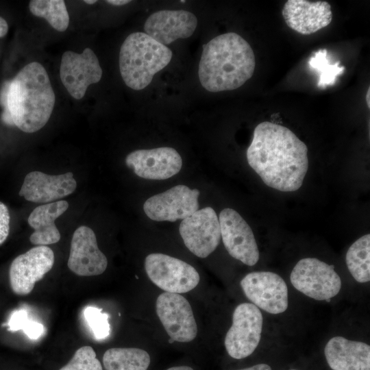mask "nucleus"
<instances>
[{
  "instance_id": "nucleus-21",
  "label": "nucleus",
  "mask_w": 370,
  "mask_h": 370,
  "mask_svg": "<svg viewBox=\"0 0 370 370\" xmlns=\"http://www.w3.org/2000/svg\"><path fill=\"white\" fill-rule=\"evenodd\" d=\"M69 208L65 200L45 204L35 208L28 217V224L34 232L29 237L30 242L36 245H51L58 243L60 234L55 221Z\"/></svg>"
},
{
  "instance_id": "nucleus-3",
  "label": "nucleus",
  "mask_w": 370,
  "mask_h": 370,
  "mask_svg": "<svg viewBox=\"0 0 370 370\" xmlns=\"http://www.w3.org/2000/svg\"><path fill=\"white\" fill-rule=\"evenodd\" d=\"M255 66L250 45L241 36L228 32L203 45L199 78L201 86L210 92L232 90L252 77Z\"/></svg>"
},
{
  "instance_id": "nucleus-15",
  "label": "nucleus",
  "mask_w": 370,
  "mask_h": 370,
  "mask_svg": "<svg viewBox=\"0 0 370 370\" xmlns=\"http://www.w3.org/2000/svg\"><path fill=\"white\" fill-rule=\"evenodd\" d=\"M125 164L140 177L166 180L180 171L182 160L175 149L162 147L135 150L126 156Z\"/></svg>"
},
{
  "instance_id": "nucleus-37",
  "label": "nucleus",
  "mask_w": 370,
  "mask_h": 370,
  "mask_svg": "<svg viewBox=\"0 0 370 370\" xmlns=\"http://www.w3.org/2000/svg\"><path fill=\"white\" fill-rule=\"evenodd\" d=\"M291 370H296V369H291Z\"/></svg>"
},
{
  "instance_id": "nucleus-1",
  "label": "nucleus",
  "mask_w": 370,
  "mask_h": 370,
  "mask_svg": "<svg viewBox=\"0 0 370 370\" xmlns=\"http://www.w3.org/2000/svg\"><path fill=\"white\" fill-rule=\"evenodd\" d=\"M247 160L267 186L282 192L298 190L308 169L306 145L288 128L269 121L255 127Z\"/></svg>"
},
{
  "instance_id": "nucleus-4",
  "label": "nucleus",
  "mask_w": 370,
  "mask_h": 370,
  "mask_svg": "<svg viewBox=\"0 0 370 370\" xmlns=\"http://www.w3.org/2000/svg\"><path fill=\"white\" fill-rule=\"evenodd\" d=\"M172 51L143 32L130 34L119 52V69L125 84L132 89H144L154 75L166 66Z\"/></svg>"
},
{
  "instance_id": "nucleus-16",
  "label": "nucleus",
  "mask_w": 370,
  "mask_h": 370,
  "mask_svg": "<svg viewBox=\"0 0 370 370\" xmlns=\"http://www.w3.org/2000/svg\"><path fill=\"white\" fill-rule=\"evenodd\" d=\"M67 265L80 276H94L103 273L108 266L106 256L99 249L94 231L82 225L74 232Z\"/></svg>"
},
{
  "instance_id": "nucleus-24",
  "label": "nucleus",
  "mask_w": 370,
  "mask_h": 370,
  "mask_svg": "<svg viewBox=\"0 0 370 370\" xmlns=\"http://www.w3.org/2000/svg\"><path fill=\"white\" fill-rule=\"evenodd\" d=\"M29 8L33 15L45 18L55 29L64 32L67 29L69 16L64 1L32 0Z\"/></svg>"
},
{
  "instance_id": "nucleus-27",
  "label": "nucleus",
  "mask_w": 370,
  "mask_h": 370,
  "mask_svg": "<svg viewBox=\"0 0 370 370\" xmlns=\"http://www.w3.org/2000/svg\"><path fill=\"white\" fill-rule=\"evenodd\" d=\"M7 325L9 330H22L31 339H37L40 337L45 330L42 324L28 319L27 313L24 310L14 311Z\"/></svg>"
},
{
  "instance_id": "nucleus-13",
  "label": "nucleus",
  "mask_w": 370,
  "mask_h": 370,
  "mask_svg": "<svg viewBox=\"0 0 370 370\" xmlns=\"http://www.w3.org/2000/svg\"><path fill=\"white\" fill-rule=\"evenodd\" d=\"M221 237L229 254L246 265L254 266L259 260V251L254 233L245 219L232 208L219 214Z\"/></svg>"
},
{
  "instance_id": "nucleus-25",
  "label": "nucleus",
  "mask_w": 370,
  "mask_h": 370,
  "mask_svg": "<svg viewBox=\"0 0 370 370\" xmlns=\"http://www.w3.org/2000/svg\"><path fill=\"white\" fill-rule=\"evenodd\" d=\"M308 64L311 69L319 73L318 87L321 88L334 84L336 76L345 70L344 66H339V62L329 64L325 49L316 52L309 60Z\"/></svg>"
},
{
  "instance_id": "nucleus-36",
  "label": "nucleus",
  "mask_w": 370,
  "mask_h": 370,
  "mask_svg": "<svg viewBox=\"0 0 370 370\" xmlns=\"http://www.w3.org/2000/svg\"><path fill=\"white\" fill-rule=\"evenodd\" d=\"M181 3H185L186 1H180Z\"/></svg>"
},
{
  "instance_id": "nucleus-33",
  "label": "nucleus",
  "mask_w": 370,
  "mask_h": 370,
  "mask_svg": "<svg viewBox=\"0 0 370 370\" xmlns=\"http://www.w3.org/2000/svg\"><path fill=\"white\" fill-rule=\"evenodd\" d=\"M166 370H194L192 367L189 366H177V367H172Z\"/></svg>"
},
{
  "instance_id": "nucleus-6",
  "label": "nucleus",
  "mask_w": 370,
  "mask_h": 370,
  "mask_svg": "<svg viewBox=\"0 0 370 370\" xmlns=\"http://www.w3.org/2000/svg\"><path fill=\"white\" fill-rule=\"evenodd\" d=\"M145 269L150 280L168 293H187L195 288L200 280L198 272L193 266L160 253L147 256Z\"/></svg>"
},
{
  "instance_id": "nucleus-31",
  "label": "nucleus",
  "mask_w": 370,
  "mask_h": 370,
  "mask_svg": "<svg viewBox=\"0 0 370 370\" xmlns=\"http://www.w3.org/2000/svg\"><path fill=\"white\" fill-rule=\"evenodd\" d=\"M8 25L6 21L0 16V38L3 37L8 32Z\"/></svg>"
},
{
  "instance_id": "nucleus-34",
  "label": "nucleus",
  "mask_w": 370,
  "mask_h": 370,
  "mask_svg": "<svg viewBox=\"0 0 370 370\" xmlns=\"http://www.w3.org/2000/svg\"><path fill=\"white\" fill-rule=\"evenodd\" d=\"M369 93H370V90H369V88H368V91L367 92V96H366V100H367V106L368 108H369L370 107V100H369Z\"/></svg>"
},
{
  "instance_id": "nucleus-10",
  "label": "nucleus",
  "mask_w": 370,
  "mask_h": 370,
  "mask_svg": "<svg viewBox=\"0 0 370 370\" xmlns=\"http://www.w3.org/2000/svg\"><path fill=\"white\" fill-rule=\"evenodd\" d=\"M157 315L170 338L190 342L197 334V325L188 301L178 293L164 292L156 302Z\"/></svg>"
},
{
  "instance_id": "nucleus-17",
  "label": "nucleus",
  "mask_w": 370,
  "mask_h": 370,
  "mask_svg": "<svg viewBox=\"0 0 370 370\" xmlns=\"http://www.w3.org/2000/svg\"><path fill=\"white\" fill-rule=\"evenodd\" d=\"M197 25V19L192 12L183 10H163L147 18L144 30L146 34L166 46L179 38L190 37Z\"/></svg>"
},
{
  "instance_id": "nucleus-29",
  "label": "nucleus",
  "mask_w": 370,
  "mask_h": 370,
  "mask_svg": "<svg viewBox=\"0 0 370 370\" xmlns=\"http://www.w3.org/2000/svg\"><path fill=\"white\" fill-rule=\"evenodd\" d=\"M10 217L7 206L0 201V245L7 239L10 232Z\"/></svg>"
},
{
  "instance_id": "nucleus-26",
  "label": "nucleus",
  "mask_w": 370,
  "mask_h": 370,
  "mask_svg": "<svg viewBox=\"0 0 370 370\" xmlns=\"http://www.w3.org/2000/svg\"><path fill=\"white\" fill-rule=\"evenodd\" d=\"M59 370H103L100 361L92 347L79 348L69 362Z\"/></svg>"
},
{
  "instance_id": "nucleus-9",
  "label": "nucleus",
  "mask_w": 370,
  "mask_h": 370,
  "mask_svg": "<svg viewBox=\"0 0 370 370\" xmlns=\"http://www.w3.org/2000/svg\"><path fill=\"white\" fill-rule=\"evenodd\" d=\"M179 231L185 246L199 258L212 254L221 239L219 218L211 207L198 210L183 219Z\"/></svg>"
},
{
  "instance_id": "nucleus-35",
  "label": "nucleus",
  "mask_w": 370,
  "mask_h": 370,
  "mask_svg": "<svg viewBox=\"0 0 370 370\" xmlns=\"http://www.w3.org/2000/svg\"><path fill=\"white\" fill-rule=\"evenodd\" d=\"M84 1L87 4H94L97 2L96 0H85Z\"/></svg>"
},
{
  "instance_id": "nucleus-7",
  "label": "nucleus",
  "mask_w": 370,
  "mask_h": 370,
  "mask_svg": "<svg viewBox=\"0 0 370 370\" xmlns=\"http://www.w3.org/2000/svg\"><path fill=\"white\" fill-rule=\"evenodd\" d=\"M263 318L260 309L251 303L239 304L232 315V324L224 344L230 356L243 359L258 347L262 330Z\"/></svg>"
},
{
  "instance_id": "nucleus-18",
  "label": "nucleus",
  "mask_w": 370,
  "mask_h": 370,
  "mask_svg": "<svg viewBox=\"0 0 370 370\" xmlns=\"http://www.w3.org/2000/svg\"><path fill=\"white\" fill-rule=\"evenodd\" d=\"M76 187L77 182L71 172L51 175L32 171L25 177L18 194L31 202L49 204L71 195Z\"/></svg>"
},
{
  "instance_id": "nucleus-8",
  "label": "nucleus",
  "mask_w": 370,
  "mask_h": 370,
  "mask_svg": "<svg viewBox=\"0 0 370 370\" xmlns=\"http://www.w3.org/2000/svg\"><path fill=\"white\" fill-rule=\"evenodd\" d=\"M241 286L248 299L258 308L271 314L285 312L288 305V288L284 280L275 273L254 271L241 281Z\"/></svg>"
},
{
  "instance_id": "nucleus-32",
  "label": "nucleus",
  "mask_w": 370,
  "mask_h": 370,
  "mask_svg": "<svg viewBox=\"0 0 370 370\" xmlns=\"http://www.w3.org/2000/svg\"><path fill=\"white\" fill-rule=\"evenodd\" d=\"M130 0H108L106 2L114 5H123L130 2Z\"/></svg>"
},
{
  "instance_id": "nucleus-28",
  "label": "nucleus",
  "mask_w": 370,
  "mask_h": 370,
  "mask_svg": "<svg viewBox=\"0 0 370 370\" xmlns=\"http://www.w3.org/2000/svg\"><path fill=\"white\" fill-rule=\"evenodd\" d=\"M84 314L96 338L103 339L109 335L108 314L102 312V309L88 306L84 309Z\"/></svg>"
},
{
  "instance_id": "nucleus-2",
  "label": "nucleus",
  "mask_w": 370,
  "mask_h": 370,
  "mask_svg": "<svg viewBox=\"0 0 370 370\" xmlns=\"http://www.w3.org/2000/svg\"><path fill=\"white\" fill-rule=\"evenodd\" d=\"M1 120L26 133H34L48 122L56 97L48 74L37 62L25 66L3 85L0 95Z\"/></svg>"
},
{
  "instance_id": "nucleus-22",
  "label": "nucleus",
  "mask_w": 370,
  "mask_h": 370,
  "mask_svg": "<svg viewBox=\"0 0 370 370\" xmlns=\"http://www.w3.org/2000/svg\"><path fill=\"white\" fill-rule=\"evenodd\" d=\"M150 362L145 350L134 347L110 348L103 356L106 370H147Z\"/></svg>"
},
{
  "instance_id": "nucleus-20",
  "label": "nucleus",
  "mask_w": 370,
  "mask_h": 370,
  "mask_svg": "<svg viewBox=\"0 0 370 370\" xmlns=\"http://www.w3.org/2000/svg\"><path fill=\"white\" fill-rule=\"evenodd\" d=\"M332 370H370V346L343 336L330 338L324 349Z\"/></svg>"
},
{
  "instance_id": "nucleus-30",
  "label": "nucleus",
  "mask_w": 370,
  "mask_h": 370,
  "mask_svg": "<svg viewBox=\"0 0 370 370\" xmlns=\"http://www.w3.org/2000/svg\"><path fill=\"white\" fill-rule=\"evenodd\" d=\"M238 370H272L271 367L267 364H258L247 368Z\"/></svg>"
},
{
  "instance_id": "nucleus-23",
  "label": "nucleus",
  "mask_w": 370,
  "mask_h": 370,
  "mask_svg": "<svg viewBox=\"0 0 370 370\" xmlns=\"http://www.w3.org/2000/svg\"><path fill=\"white\" fill-rule=\"evenodd\" d=\"M370 234L356 240L348 249L345 261L352 277L360 283L370 280Z\"/></svg>"
},
{
  "instance_id": "nucleus-5",
  "label": "nucleus",
  "mask_w": 370,
  "mask_h": 370,
  "mask_svg": "<svg viewBox=\"0 0 370 370\" xmlns=\"http://www.w3.org/2000/svg\"><path fill=\"white\" fill-rule=\"evenodd\" d=\"M290 280L297 291L319 301H330L341 288V280L334 265L315 258L298 261L291 271Z\"/></svg>"
},
{
  "instance_id": "nucleus-11",
  "label": "nucleus",
  "mask_w": 370,
  "mask_h": 370,
  "mask_svg": "<svg viewBox=\"0 0 370 370\" xmlns=\"http://www.w3.org/2000/svg\"><path fill=\"white\" fill-rule=\"evenodd\" d=\"M200 192L179 184L147 199L143 205L146 215L156 221L184 219L199 210Z\"/></svg>"
},
{
  "instance_id": "nucleus-12",
  "label": "nucleus",
  "mask_w": 370,
  "mask_h": 370,
  "mask_svg": "<svg viewBox=\"0 0 370 370\" xmlns=\"http://www.w3.org/2000/svg\"><path fill=\"white\" fill-rule=\"evenodd\" d=\"M60 76L69 93L81 99L89 85L100 81L102 69L91 49L86 48L81 53L66 51L62 56Z\"/></svg>"
},
{
  "instance_id": "nucleus-14",
  "label": "nucleus",
  "mask_w": 370,
  "mask_h": 370,
  "mask_svg": "<svg viewBox=\"0 0 370 370\" xmlns=\"http://www.w3.org/2000/svg\"><path fill=\"white\" fill-rule=\"evenodd\" d=\"M54 254L48 246L38 245L18 256L9 271L10 284L18 295H27L53 267Z\"/></svg>"
},
{
  "instance_id": "nucleus-19",
  "label": "nucleus",
  "mask_w": 370,
  "mask_h": 370,
  "mask_svg": "<svg viewBox=\"0 0 370 370\" xmlns=\"http://www.w3.org/2000/svg\"><path fill=\"white\" fill-rule=\"evenodd\" d=\"M282 13L286 25L303 35L317 32L332 20L331 5L323 1L288 0Z\"/></svg>"
}]
</instances>
